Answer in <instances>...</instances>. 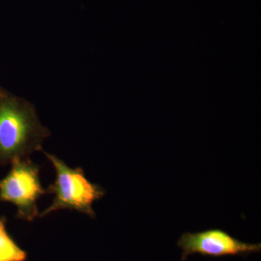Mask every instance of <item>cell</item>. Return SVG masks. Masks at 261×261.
Masks as SVG:
<instances>
[{"instance_id":"cell-4","label":"cell","mask_w":261,"mask_h":261,"mask_svg":"<svg viewBox=\"0 0 261 261\" xmlns=\"http://www.w3.org/2000/svg\"><path fill=\"white\" fill-rule=\"evenodd\" d=\"M177 245L183 251L181 261H185L187 256L192 254L222 257L247 255L260 252L261 250L260 244L243 243L220 229L183 233L178 240Z\"/></svg>"},{"instance_id":"cell-5","label":"cell","mask_w":261,"mask_h":261,"mask_svg":"<svg viewBox=\"0 0 261 261\" xmlns=\"http://www.w3.org/2000/svg\"><path fill=\"white\" fill-rule=\"evenodd\" d=\"M7 219L0 217V261H25L27 252L17 245L7 231Z\"/></svg>"},{"instance_id":"cell-1","label":"cell","mask_w":261,"mask_h":261,"mask_svg":"<svg viewBox=\"0 0 261 261\" xmlns=\"http://www.w3.org/2000/svg\"><path fill=\"white\" fill-rule=\"evenodd\" d=\"M49 134L32 103L0 88V166L42 151Z\"/></svg>"},{"instance_id":"cell-3","label":"cell","mask_w":261,"mask_h":261,"mask_svg":"<svg viewBox=\"0 0 261 261\" xmlns=\"http://www.w3.org/2000/svg\"><path fill=\"white\" fill-rule=\"evenodd\" d=\"M9 172L0 179V202L16 206V217L33 221L39 216L37 201L47 190L39 177L40 168L28 158L11 163Z\"/></svg>"},{"instance_id":"cell-2","label":"cell","mask_w":261,"mask_h":261,"mask_svg":"<svg viewBox=\"0 0 261 261\" xmlns=\"http://www.w3.org/2000/svg\"><path fill=\"white\" fill-rule=\"evenodd\" d=\"M42 152L54 166L56 178L47 190L54 195V200L39 216L44 217L58 210H70L95 217L92 204L102 198L106 191L87 179L82 168H70L55 154L43 149Z\"/></svg>"}]
</instances>
